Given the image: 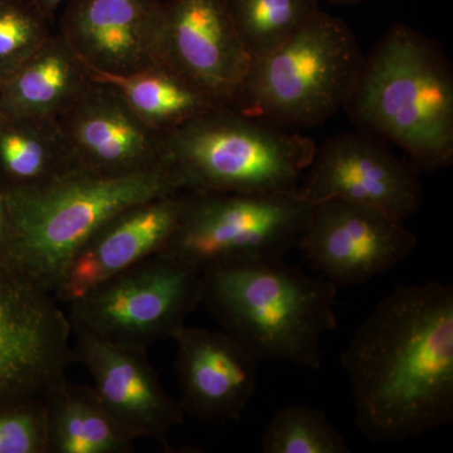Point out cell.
I'll list each match as a JSON object with an SVG mask.
<instances>
[{
  "label": "cell",
  "mask_w": 453,
  "mask_h": 453,
  "mask_svg": "<svg viewBox=\"0 0 453 453\" xmlns=\"http://www.w3.org/2000/svg\"><path fill=\"white\" fill-rule=\"evenodd\" d=\"M357 427L398 443L453 421V288L396 286L357 327L342 356Z\"/></svg>",
  "instance_id": "1"
},
{
  "label": "cell",
  "mask_w": 453,
  "mask_h": 453,
  "mask_svg": "<svg viewBox=\"0 0 453 453\" xmlns=\"http://www.w3.org/2000/svg\"><path fill=\"white\" fill-rule=\"evenodd\" d=\"M344 111L359 130L398 146L419 173L452 165V65L412 27L395 23L365 55Z\"/></svg>",
  "instance_id": "2"
},
{
  "label": "cell",
  "mask_w": 453,
  "mask_h": 453,
  "mask_svg": "<svg viewBox=\"0 0 453 453\" xmlns=\"http://www.w3.org/2000/svg\"><path fill=\"white\" fill-rule=\"evenodd\" d=\"M202 305L256 359L319 371L321 342L338 326V288L283 258L252 259L202 273Z\"/></svg>",
  "instance_id": "3"
},
{
  "label": "cell",
  "mask_w": 453,
  "mask_h": 453,
  "mask_svg": "<svg viewBox=\"0 0 453 453\" xmlns=\"http://www.w3.org/2000/svg\"><path fill=\"white\" fill-rule=\"evenodd\" d=\"M12 238L9 262L55 295L86 241L119 211L183 192L169 169L121 177L74 170L37 186H5Z\"/></svg>",
  "instance_id": "4"
},
{
  "label": "cell",
  "mask_w": 453,
  "mask_h": 453,
  "mask_svg": "<svg viewBox=\"0 0 453 453\" xmlns=\"http://www.w3.org/2000/svg\"><path fill=\"white\" fill-rule=\"evenodd\" d=\"M315 149L308 136L219 106L164 134V165L183 192L291 195Z\"/></svg>",
  "instance_id": "5"
},
{
  "label": "cell",
  "mask_w": 453,
  "mask_h": 453,
  "mask_svg": "<svg viewBox=\"0 0 453 453\" xmlns=\"http://www.w3.org/2000/svg\"><path fill=\"white\" fill-rule=\"evenodd\" d=\"M363 59L347 23L320 9L279 49L252 59L228 107L285 129L318 127L344 110Z\"/></svg>",
  "instance_id": "6"
},
{
  "label": "cell",
  "mask_w": 453,
  "mask_h": 453,
  "mask_svg": "<svg viewBox=\"0 0 453 453\" xmlns=\"http://www.w3.org/2000/svg\"><path fill=\"white\" fill-rule=\"evenodd\" d=\"M300 193H190L160 253L204 273L252 259L283 258L299 244L310 211Z\"/></svg>",
  "instance_id": "7"
},
{
  "label": "cell",
  "mask_w": 453,
  "mask_h": 453,
  "mask_svg": "<svg viewBox=\"0 0 453 453\" xmlns=\"http://www.w3.org/2000/svg\"><path fill=\"white\" fill-rule=\"evenodd\" d=\"M202 273L157 253L68 303V318L122 347L148 349L172 338L202 305Z\"/></svg>",
  "instance_id": "8"
},
{
  "label": "cell",
  "mask_w": 453,
  "mask_h": 453,
  "mask_svg": "<svg viewBox=\"0 0 453 453\" xmlns=\"http://www.w3.org/2000/svg\"><path fill=\"white\" fill-rule=\"evenodd\" d=\"M71 338L55 295L0 261V411L44 399L65 380Z\"/></svg>",
  "instance_id": "9"
},
{
  "label": "cell",
  "mask_w": 453,
  "mask_h": 453,
  "mask_svg": "<svg viewBox=\"0 0 453 453\" xmlns=\"http://www.w3.org/2000/svg\"><path fill=\"white\" fill-rule=\"evenodd\" d=\"M418 238L375 208L339 199L310 207L297 247L312 268L336 288L362 285L398 266Z\"/></svg>",
  "instance_id": "10"
},
{
  "label": "cell",
  "mask_w": 453,
  "mask_h": 453,
  "mask_svg": "<svg viewBox=\"0 0 453 453\" xmlns=\"http://www.w3.org/2000/svg\"><path fill=\"white\" fill-rule=\"evenodd\" d=\"M421 173L365 131L334 135L316 145L299 193L310 204L339 199L405 220L422 202Z\"/></svg>",
  "instance_id": "11"
},
{
  "label": "cell",
  "mask_w": 453,
  "mask_h": 453,
  "mask_svg": "<svg viewBox=\"0 0 453 453\" xmlns=\"http://www.w3.org/2000/svg\"><path fill=\"white\" fill-rule=\"evenodd\" d=\"M157 56L226 107L251 65L226 0H164Z\"/></svg>",
  "instance_id": "12"
},
{
  "label": "cell",
  "mask_w": 453,
  "mask_h": 453,
  "mask_svg": "<svg viewBox=\"0 0 453 453\" xmlns=\"http://www.w3.org/2000/svg\"><path fill=\"white\" fill-rule=\"evenodd\" d=\"M73 357L91 375L98 398L134 441L168 447L170 432L184 423L180 403L165 392L145 349L122 347L71 320Z\"/></svg>",
  "instance_id": "13"
},
{
  "label": "cell",
  "mask_w": 453,
  "mask_h": 453,
  "mask_svg": "<svg viewBox=\"0 0 453 453\" xmlns=\"http://www.w3.org/2000/svg\"><path fill=\"white\" fill-rule=\"evenodd\" d=\"M58 120L82 172L121 177L165 168L164 134L146 125L110 83L95 80Z\"/></svg>",
  "instance_id": "14"
},
{
  "label": "cell",
  "mask_w": 453,
  "mask_h": 453,
  "mask_svg": "<svg viewBox=\"0 0 453 453\" xmlns=\"http://www.w3.org/2000/svg\"><path fill=\"white\" fill-rule=\"evenodd\" d=\"M164 0H70L58 35L92 73L129 74L157 64Z\"/></svg>",
  "instance_id": "15"
},
{
  "label": "cell",
  "mask_w": 453,
  "mask_h": 453,
  "mask_svg": "<svg viewBox=\"0 0 453 453\" xmlns=\"http://www.w3.org/2000/svg\"><path fill=\"white\" fill-rule=\"evenodd\" d=\"M188 192L157 196L119 211L74 253L55 292L71 303L110 277L165 249L180 222Z\"/></svg>",
  "instance_id": "16"
},
{
  "label": "cell",
  "mask_w": 453,
  "mask_h": 453,
  "mask_svg": "<svg viewBox=\"0 0 453 453\" xmlns=\"http://www.w3.org/2000/svg\"><path fill=\"white\" fill-rule=\"evenodd\" d=\"M181 410L204 421H237L257 388L258 360L223 330L173 333Z\"/></svg>",
  "instance_id": "17"
},
{
  "label": "cell",
  "mask_w": 453,
  "mask_h": 453,
  "mask_svg": "<svg viewBox=\"0 0 453 453\" xmlns=\"http://www.w3.org/2000/svg\"><path fill=\"white\" fill-rule=\"evenodd\" d=\"M94 81L92 71L57 33L0 88V115L59 119Z\"/></svg>",
  "instance_id": "18"
},
{
  "label": "cell",
  "mask_w": 453,
  "mask_h": 453,
  "mask_svg": "<svg viewBox=\"0 0 453 453\" xmlns=\"http://www.w3.org/2000/svg\"><path fill=\"white\" fill-rule=\"evenodd\" d=\"M50 453H130L133 438L113 419L92 387L67 380L44 398Z\"/></svg>",
  "instance_id": "19"
},
{
  "label": "cell",
  "mask_w": 453,
  "mask_h": 453,
  "mask_svg": "<svg viewBox=\"0 0 453 453\" xmlns=\"http://www.w3.org/2000/svg\"><path fill=\"white\" fill-rule=\"evenodd\" d=\"M77 168L58 119L0 115V181L26 187L47 183Z\"/></svg>",
  "instance_id": "20"
},
{
  "label": "cell",
  "mask_w": 453,
  "mask_h": 453,
  "mask_svg": "<svg viewBox=\"0 0 453 453\" xmlns=\"http://www.w3.org/2000/svg\"><path fill=\"white\" fill-rule=\"evenodd\" d=\"M92 74L97 81L110 83L118 89L146 125L163 134L220 106L163 62L120 76Z\"/></svg>",
  "instance_id": "21"
},
{
  "label": "cell",
  "mask_w": 453,
  "mask_h": 453,
  "mask_svg": "<svg viewBox=\"0 0 453 453\" xmlns=\"http://www.w3.org/2000/svg\"><path fill=\"white\" fill-rule=\"evenodd\" d=\"M252 59L279 49L320 11L319 0H226Z\"/></svg>",
  "instance_id": "22"
},
{
  "label": "cell",
  "mask_w": 453,
  "mask_h": 453,
  "mask_svg": "<svg viewBox=\"0 0 453 453\" xmlns=\"http://www.w3.org/2000/svg\"><path fill=\"white\" fill-rule=\"evenodd\" d=\"M264 453H349L350 449L324 412L305 404L286 405L262 436Z\"/></svg>",
  "instance_id": "23"
},
{
  "label": "cell",
  "mask_w": 453,
  "mask_h": 453,
  "mask_svg": "<svg viewBox=\"0 0 453 453\" xmlns=\"http://www.w3.org/2000/svg\"><path fill=\"white\" fill-rule=\"evenodd\" d=\"M28 0H0V88L53 35Z\"/></svg>",
  "instance_id": "24"
},
{
  "label": "cell",
  "mask_w": 453,
  "mask_h": 453,
  "mask_svg": "<svg viewBox=\"0 0 453 453\" xmlns=\"http://www.w3.org/2000/svg\"><path fill=\"white\" fill-rule=\"evenodd\" d=\"M0 453H50L44 399L0 411Z\"/></svg>",
  "instance_id": "25"
},
{
  "label": "cell",
  "mask_w": 453,
  "mask_h": 453,
  "mask_svg": "<svg viewBox=\"0 0 453 453\" xmlns=\"http://www.w3.org/2000/svg\"><path fill=\"white\" fill-rule=\"evenodd\" d=\"M12 223L9 214L7 195L4 184L0 181V261L9 262L11 249ZM11 264V262H9Z\"/></svg>",
  "instance_id": "26"
},
{
  "label": "cell",
  "mask_w": 453,
  "mask_h": 453,
  "mask_svg": "<svg viewBox=\"0 0 453 453\" xmlns=\"http://www.w3.org/2000/svg\"><path fill=\"white\" fill-rule=\"evenodd\" d=\"M64 2L65 0H28L29 4H31L38 13H41L42 16L46 18L50 23L53 22L59 5Z\"/></svg>",
  "instance_id": "27"
},
{
  "label": "cell",
  "mask_w": 453,
  "mask_h": 453,
  "mask_svg": "<svg viewBox=\"0 0 453 453\" xmlns=\"http://www.w3.org/2000/svg\"><path fill=\"white\" fill-rule=\"evenodd\" d=\"M319 2H326V3H330V4L340 5V4H357V3H362L363 0H319Z\"/></svg>",
  "instance_id": "28"
}]
</instances>
